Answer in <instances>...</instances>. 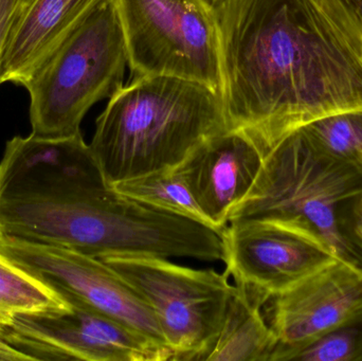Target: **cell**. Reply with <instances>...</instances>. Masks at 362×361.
<instances>
[{"label": "cell", "mask_w": 362, "mask_h": 361, "mask_svg": "<svg viewBox=\"0 0 362 361\" xmlns=\"http://www.w3.org/2000/svg\"><path fill=\"white\" fill-rule=\"evenodd\" d=\"M268 303L278 339L269 361H276L336 329L361 324L362 267L337 259Z\"/></svg>", "instance_id": "obj_10"}, {"label": "cell", "mask_w": 362, "mask_h": 361, "mask_svg": "<svg viewBox=\"0 0 362 361\" xmlns=\"http://www.w3.org/2000/svg\"><path fill=\"white\" fill-rule=\"evenodd\" d=\"M352 230L353 239L362 250V195L353 201Z\"/></svg>", "instance_id": "obj_19"}, {"label": "cell", "mask_w": 362, "mask_h": 361, "mask_svg": "<svg viewBox=\"0 0 362 361\" xmlns=\"http://www.w3.org/2000/svg\"><path fill=\"white\" fill-rule=\"evenodd\" d=\"M133 78L168 76L221 93L218 34L199 0H115Z\"/></svg>", "instance_id": "obj_6"}, {"label": "cell", "mask_w": 362, "mask_h": 361, "mask_svg": "<svg viewBox=\"0 0 362 361\" xmlns=\"http://www.w3.org/2000/svg\"><path fill=\"white\" fill-rule=\"evenodd\" d=\"M302 129L323 152L362 173V112L325 117Z\"/></svg>", "instance_id": "obj_16"}, {"label": "cell", "mask_w": 362, "mask_h": 361, "mask_svg": "<svg viewBox=\"0 0 362 361\" xmlns=\"http://www.w3.org/2000/svg\"><path fill=\"white\" fill-rule=\"evenodd\" d=\"M362 195V173L318 148L300 129L264 158L246 197L228 225H289L322 237L339 260L362 267V250L344 230L340 209Z\"/></svg>", "instance_id": "obj_3"}, {"label": "cell", "mask_w": 362, "mask_h": 361, "mask_svg": "<svg viewBox=\"0 0 362 361\" xmlns=\"http://www.w3.org/2000/svg\"><path fill=\"white\" fill-rule=\"evenodd\" d=\"M223 247V262L234 284L266 303L337 260L316 233L276 223L229 224Z\"/></svg>", "instance_id": "obj_9"}, {"label": "cell", "mask_w": 362, "mask_h": 361, "mask_svg": "<svg viewBox=\"0 0 362 361\" xmlns=\"http://www.w3.org/2000/svg\"><path fill=\"white\" fill-rule=\"evenodd\" d=\"M226 129L219 91L175 76H137L108 99L89 146L106 184L114 186L175 169Z\"/></svg>", "instance_id": "obj_2"}, {"label": "cell", "mask_w": 362, "mask_h": 361, "mask_svg": "<svg viewBox=\"0 0 362 361\" xmlns=\"http://www.w3.org/2000/svg\"><path fill=\"white\" fill-rule=\"evenodd\" d=\"M59 294L69 301L70 309L63 313L21 314L0 337L33 360H173L169 348L70 295Z\"/></svg>", "instance_id": "obj_7"}, {"label": "cell", "mask_w": 362, "mask_h": 361, "mask_svg": "<svg viewBox=\"0 0 362 361\" xmlns=\"http://www.w3.org/2000/svg\"><path fill=\"white\" fill-rule=\"evenodd\" d=\"M264 158L240 131L226 129L204 140L175 167L202 213L216 230L250 192Z\"/></svg>", "instance_id": "obj_11"}, {"label": "cell", "mask_w": 362, "mask_h": 361, "mask_svg": "<svg viewBox=\"0 0 362 361\" xmlns=\"http://www.w3.org/2000/svg\"><path fill=\"white\" fill-rule=\"evenodd\" d=\"M355 2H356L357 6H358L359 10L362 13V0H355Z\"/></svg>", "instance_id": "obj_22"}, {"label": "cell", "mask_w": 362, "mask_h": 361, "mask_svg": "<svg viewBox=\"0 0 362 361\" xmlns=\"http://www.w3.org/2000/svg\"><path fill=\"white\" fill-rule=\"evenodd\" d=\"M212 12L228 129L263 158L319 119L362 112L355 0H221Z\"/></svg>", "instance_id": "obj_1"}, {"label": "cell", "mask_w": 362, "mask_h": 361, "mask_svg": "<svg viewBox=\"0 0 362 361\" xmlns=\"http://www.w3.org/2000/svg\"><path fill=\"white\" fill-rule=\"evenodd\" d=\"M101 260L151 307L173 360H204L233 295L227 271L189 268L142 254H112Z\"/></svg>", "instance_id": "obj_5"}, {"label": "cell", "mask_w": 362, "mask_h": 361, "mask_svg": "<svg viewBox=\"0 0 362 361\" xmlns=\"http://www.w3.org/2000/svg\"><path fill=\"white\" fill-rule=\"evenodd\" d=\"M362 361V322L336 329L316 341L284 352L276 361Z\"/></svg>", "instance_id": "obj_17"}, {"label": "cell", "mask_w": 362, "mask_h": 361, "mask_svg": "<svg viewBox=\"0 0 362 361\" xmlns=\"http://www.w3.org/2000/svg\"><path fill=\"white\" fill-rule=\"evenodd\" d=\"M202 4H204L206 8H210L211 11L221 1V0H199Z\"/></svg>", "instance_id": "obj_21"}, {"label": "cell", "mask_w": 362, "mask_h": 361, "mask_svg": "<svg viewBox=\"0 0 362 361\" xmlns=\"http://www.w3.org/2000/svg\"><path fill=\"white\" fill-rule=\"evenodd\" d=\"M69 301L0 252V336L21 314L63 313Z\"/></svg>", "instance_id": "obj_14"}, {"label": "cell", "mask_w": 362, "mask_h": 361, "mask_svg": "<svg viewBox=\"0 0 362 361\" xmlns=\"http://www.w3.org/2000/svg\"><path fill=\"white\" fill-rule=\"evenodd\" d=\"M33 361L29 355L14 349L0 337V361Z\"/></svg>", "instance_id": "obj_20"}, {"label": "cell", "mask_w": 362, "mask_h": 361, "mask_svg": "<svg viewBox=\"0 0 362 361\" xmlns=\"http://www.w3.org/2000/svg\"><path fill=\"white\" fill-rule=\"evenodd\" d=\"M34 0H0V64L21 19Z\"/></svg>", "instance_id": "obj_18"}, {"label": "cell", "mask_w": 362, "mask_h": 361, "mask_svg": "<svg viewBox=\"0 0 362 361\" xmlns=\"http://www.w3.org/2000/svg\"><path fill=\"white\" fill-rule=\"evenodd\" d=\"M117 192L168 213L211 227L191 191L175 170H165L112 186Z\"/></svg>", "instance_id": "obj_15"}, {"label": "cell", "mask_w": 362, "mask_h": 361, "mask_svg": "<svg viewBox=\"0 0 362 361\" xmlns=\"http://www.w3.org/2000/svg\"><path fill=\"white\" fill-rule=\"evenodd\" d=\"M101 0H34L0 64V85L25 86L49 55Z\"/></svg>", "instance_id": "obj_12"}, {"label": "cell", "mask_w": 362, "mask_h": 361, "mask_svg": "<svg viewBox=\"0 0 362 361\" xmlns=\"http://www.w3.org/2000/svg\"><path fill=\"white\" fill-rule=\"evenodd\" d=\"M129 67L115 0H101L49 55L25 84L30 123L38 137L81 134L91 107L110 99Z\"/></svg>", "instance_id": "obj_4"}, {"label": "cell", "mask_w": 362, "mask_h": 361, "mask_svg": "<svg viewBox=\"0 0 362 361\" xmlns=\"http://www.w3.org/2000/svg\"><path fill=\"white\" fill-rule=\"evenodd\" d=\"M265 305L234 284L221 332L204 360L269 361L278 339L262 314Z\"/></svg>", "instance_id": "obj_13"}, {"label": "cell", "mask_w": 362, "mask_h": 361, "mask_svg": "<svg viewBox=\"0 0 362 361\" xmlns=\"http://www.w3.org/2000/svg\"><path fill=\"white\" fill-rule=\"evenodd\" d=\"M0 252L57 292L70 295L169 348L151 307L101 259L68 248L8 237H0Z\"/></svg>", "instance_id": "obj_8"}]
</instances>
